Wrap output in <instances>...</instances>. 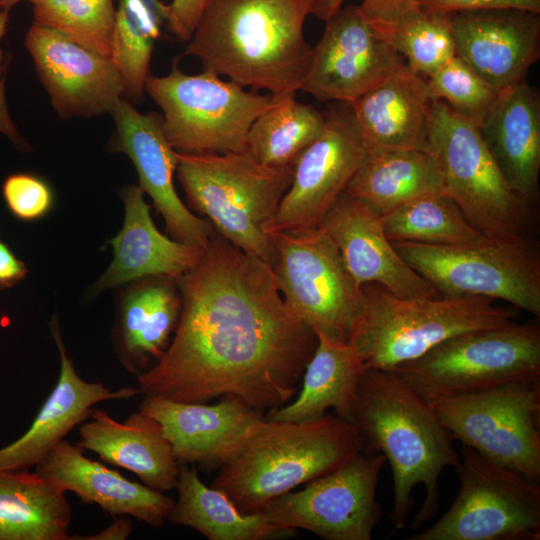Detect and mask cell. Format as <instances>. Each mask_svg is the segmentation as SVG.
I'll return each instance as SVG.
<instances>
[{"instance_id": "obj_1", "label": "cell", "mask_w": 540, "mask_h": 540, "mask_svg": "<svg viewBox=\"0 0 540 540\" xmlns=\"http://www.w3.org/2000/svg\"><path fill=\"white\" fill-rule=\"evenodd\" d=\"M177 284L179 322L161 359L137 376L141 393L187 403L231 395L260 411L290 402L318 338L286 305L272 265L215 231Z\"/></svg>"}, {"instance_id": "obj_2", "label": "cell", "mask_w": 540, "mask_h": 540, "mask_svg": "<svg viewBox=\"0 0 540 540\" xmlns=\"http://www.w3.org/2000/svg\"><path fill=\"white\" fill-rule=\"evenodd\" d=\"M313 0H211L184 55L253 91L296 95L312 46L304 23Z\"/></svg>"}, {"instance_id": "obj_3", "label": "cell", "mask_w": 540, "mask_h": 540, "mask_svg": "<svg viewBox=\"0 0 540 540\" xmlns=\"http://www.w3.org/2000/svg\"><path fill=\"white\" fill-rule=\"evenodd\" d=\"M352 424L363 451L383 454L391 467L394 526L402 529L407 524L417 485L424 487L425 498L410 527L418 529L433 518L439 505V477L445 468H457L460 456L431 405L392 370L367 368Z\"/></svg>"}, {"instance_id": "obj_4", "label": "cell", "mask_w": 540, "mask_h": 540, "mask_svg": "<svg viewBox=\"0 0 540 540\" xmlns=\"http://www.w3.org/2000/svg\"><path fill=\"white\" fill-rule=\"evenodd\" d=\"M363 451L353 424L324 414L303 421L262 419L211 483L239 511L262 513L277 497L322 476Z\"/></svg>"}, {"instance_id": "obj_5", "label": "cell", "mask_w": 540, "mask_h": 540, "mask_svg": "<svg viewBox=\"0 0 540 540\" xmlns=\"http://www.w3.org/2000/svg\"><path fill=\"white\" fill-rule=\"evenodd\" d=\"M293 168L265 166L247 151L179 153L176 172L191 209L234 247L273 265L276 253L268 227Z\"/></svg>"}, {"instance_id": "obj_6", "label": "cell", "mask_w": 540, "mask_h": 540, "mask_svg": "<svg viewBox=\"0 0 540 540\" xmlns=\"http://www.w3.org/2000/svg\"><path fill=\"white\" fill-rule=\"evenodd\" d=\"M364 308L348 342L366 368L391 370L443 341L469 331L515 322V307L482 297H399L385 287L362 286Z\"/></svg>"}, {"instance_id": "obj_7", "label": "cell", "mask_w": 540, "mask_h": 540, "mask_svg": "<svg viewBox=\"0 0 540 540\" xmlns=\"http://www.w3.org/2000/svg\"><path fill=\"white\" fill-rule=\"evenodd\" d=\"M145 92L162 110L166 139L184 154L246 151L256 118L292 96L246 90L206 70L186 74L176 62L165 76L149 74Z\"/></svg>"}, {"instance_id": "obj_8", "label": "cell", "mask_w": 540, "mask_h": 540, "mask_svg": "<svg viewBox=\"0 0 540 540\" xmlns=\"http://www.w3.org/2000/svg\"><path fill=\"white\" fill-rule=\"evenodd\" d=\"M433 403L509 382L540 379V327L535 321L469 331L393 369Z\"/></svg>"}, {"instance_id": "obj_9", "label": "cell", "mask_w": 540, "mask_h": 540, "mask_svg": "<svg viewBox=\"0 0 540 540\" xmlns=\"http://www.w3.org/2000/svg\"><path fill=\"white\" fill-rule=\"evenodd\" d=\"M392 244L440 296L502 300L540 315V259L527 237L484 236L458 245Z\"/></svg>"}, {"instance_id": "obj_10", "label": "cell", "mask_w": 540, "mask_h": 540, "mask_svg": "<svg viewBox=\"0 0 540 540\" xmlns=\"http://www.w3.org/2000/svg\"><path fill=\"white\" fill-rule=\"evenodd\" d=\"M429 145L444 192L478 231L498 239L527 237L529 202L508 185L477 126L434 100Z\"/></svg>"}, {"instance_id": "obj_11", "label": "cell", "mask_w": 540, "mask_h": 540, "mask_svg": "<svg viewBox=\"0 0 540 540\" xmlns=\"http://www.w3.org/2000/svg\"><path fill=\"white\" fill-rule=\"evenodd\" d=\"M458 494L444 515L409 540H538L540 487L462 445Z\"/></svg>"}, {"instance_id": "obj_12", "label": "cell", "mask_w": 540, "mask_h": 540, "mask_svg": "<svg viewBox=\"0 0 540 540\" xmlns=\"http://www.w3.org/2000/svg\"><path fill=\"white\" fill-rule=\"evenodd\" d=\"M272 265L288 308L315 332L348 342L364 308V293L321 227L301 233L274 232Z\"/></svg>"}, {"instance_id": "obj_13", "label": "cell", "mask_w": 540, "mask_h": 540, "mask_svg": "<svg viewBox=\"0 0 540 540\" xmlns=\"http://www.w3.org/2000/svg\"><path fill=\"white\" fill-rule=\"evenodd\" d=\"M462 445L540 480V379L509 382L431 405Z\"/></svg>"}, {"instance_id": "obj_14", "label": "cell", "mask_w": 540, "mask_h": 540, "mask_svg": "<svg viewBox=\"0 0 540 540\" xmlns=\"http://www.w3.org/2000/svg\"><path fill=\"white\" fill-rule=\"evenodd\" d=\"M385 462L381 453L362 451L277 497L262 513L281 529H304L325 540H370L382 514L376 491Z\"/></svg>"}, {"instance_id": "obj_15", "label": "cell", "mask_w": 540, "mask_h": 540, "mask_svg": "<svg viewBox=\"0 0 540 540\" xmlns=\"http://www.w3.org/2000/svg\"><path fill=\"white\" fill-rule=\"evenodd\" d=\"M320 135L297 159L290 186L281 199L268 233H301L321 222L367 158L351 106L330 102Z\"/></svg>"}, {"instance_id": "obj_16", "label": "cell", "mask_w": 540, "mask_h": 540, "mask_svg": "<svg viewBox=\"0 0 540 540\" xmlns=\"http://www.w3.org/2000/svg\"><path fill=\"white\" fill-rule=\"evenodd\" d=\"M403 62L358 5L349 4L326 21L300 91L320 102L351 104Z\"/></svg>"}, {"instance_id": "obj_17", "label": "cell", "mask_w": 540, "mask_h": 540, "mask_svg": "<svg viewBox=\"0 0 540 540\" xmlns=\"http://www.w3.org/2000/svg\"><path fill=\"white\" fill-rule=\"evenodd\" d=\"M110 114L115 123L110 148L130 158L140 188L151 198L168 233L177 241L205 247L215 230L207 219L193 214L176 192L173 177L179 153L165 137L162 115L141 113L125 98Z\"/></svg>"}, {"instance_id": "obj_18", "label": "cell", "mask_w": 540, "mask_h": 540, "mask_svg": "<svg viewBox=\"0 0 540 540\" xmlns=\"http://www.w3.org/2000/svg\"><path fill=\"white\" fill-rule=\"evenodd\" d=\"M25 46L61 118L111 113L123 98V81L110 57L34 23L26 34Z\"/></svg>"}, {"instance_id": "obj_19", "label": "cell", "mask_w": 540, "mask_h": 540, "mask_svg": "<svg viewBox=\"0 0 540 540\" xmlns=\"http://www.w3.org/2000/svg\"><path fill=\"white\" fill-rule=\"evenodd\" d=\"M143 397L139 411L156 419L172 445L179 465L220 468L243 447L262 411L235 396H222L213 405Z\"/></svg>"}, {"instance_id": "obj_20", "label": "cell", "mask_w": 540, "mask_h": 540, "mask_svg": "<svg viewBox=\"0 0 540 540\" xmlns=\"http://www.w3.org/2000/svg\"><path fill=\"white\" fill-rule=\"evenodd\" d=\"M455 55L496 90L525 81L540 56L539 14L515 9L450 14Z\"/></svg>"}, {"instance_id": "obj_21", "label": "cell", "mask_w": 540, "mask_h": 540, "mask_svg": "<svg viewBox=\"0 0 540 540\" xmlns=\"http://www.w3.org/2000/svg\"><path fill=\"white\" fill-rule=\"evenodd\" d=\"M320 227L336 244L344 264L362 287L375 283L399 297H438L433 286L398 254L381 217L343 192Z\"/></svg>"}, {"instance_id": "obj_22", "label": "cell", "mask_w": 540, "mask_h": 540, "mask_svg": "<svg viewBox=\"0 0 540 540\" xmlns=\"http://www.w3.org/2000/svg\"><path fill=\"white\" fill-rule=\"evenodd\" d=\"M49 328L60 356L58 380L30 428L20 438L0 448V469L29 470L87 420L95 404L128 400L141 393L139 388L111 390L103 383L82 379L67 354L57 315L51 318Z\"/></svg>"}, {"instance_id": "obj_23", "label": "cell", "mask_w": 540, "mask_h": 540, "mask_svg": "<svg viewBox=\"0 0 540 540\" xmlns=\"http://www.w3.org/2000/svg\"><path fill=\"white\" fill-rule=\"evenodd\" d=\"M35 471L66 493H75L85 504H96L114 516H131L161 527L175 500L143 483L86 457L83 448L62 440L36 465Z\"/></svg>"}, {"instance_id": "obj_24", "label": "cell", "mask_w": 540, "mask_h": 540, "mask_svg": "<svg viewBox=\"0 0 540 540\" xmlns=\"http://www.w3.org/2000/svg\"><path fill=\"white\" fill-rule=\"evenodd\" d=\"M124 222L110 244L113 259L89 293L96 296L107 289L146 277L179 279L201 260L204 248L171 239L155 226L139 185H128L121 192Z\"/></svg>"}, {"instance_id": "obj_25", "label": "cell", "mask_w": 540, "mask_h": 540, "mask_svg": "<svg viewBox=\"0 0 540 540\" xmlns=\"http://www.w3.org/2000/svg\"><path fill=\"white\" fill-rule=\"evenodd\" d=\"M434 100L425 78L403 62L382 82L349 105L370 151H430Z\"/></svg>"}, {"instance_id": "obj_26", "label": "cell", "mask_w": 540, "mask_h": 540, "mask_svg": "<svg viewBox=\"0 0 540 540\" xmlns=\"http://www.w3.org/2000/svg\"><path fill=\"white\" fill-rule=\"evenodd\" d=\"M182 300L177 280L167 276L131 282L122 292L112 331L116 357L139 375L166 352L177 328Z\"/></svg>"}, {"instance_id": "obj_27", "label": "cell", "mask_w": 540, "mask_h": 540, "mask_svg": "<svg viewBox=\"0 0 540 540\" xmlns=\"http://www.w3.org/2000/svg\"><path fill=\"white\" fill-rule=\"evenodd\" d=\"M78 431V445L96 453L102 461L131 471L153 489H175L180 465L153 417L138 410L119 422L104 410L92 409Z\"/></svg>"}, {"instance_id": "obj_28", "label": "cell", "mask_w": 540, "mask_h": 540, "mask_svg": "<svg viewBox=\"0 0 540 540\" xmlns=\"http://www.w3.org/2000/svg\"><path fill=\"white\" fill-rule=\"evenodd\" d=\"M511 189L526 201L540 173V97L525 81L499 91L478 127Z\"/></svg>"}, {"instance_id": "obj_29", "label": "cell", "mask_w": 540, "mask_h": 540, "mask_svg": "<svg viewBox=\"0 0 540 540\" xmlns=\"http://www.w3.org/2000/svg\"><path fill=\"white\" fill-rule=\"evenodd\" d=\"M316 334L318 343L305 368L298 396L269 410L265 419L303 421L333 409L336 416L352 424L358 387L367 368L349 342Z\"/></svg>"}, {"instance_id": "obj_30", "label": "cell", "mask_w": 540, "mask_h": 540, "mask_svg": "<svg viewBox=\"0 0 540 540\" xmlns=\"http://www.w3.org/2000/svg\"><path fill=\"white\" fill-rule=\"evenodd\" d=\"M344 192L383 217L419 196L444 192L441 167L431 151H370Z\"/></svg>"}, {"instance_id": "obj_31", "label": "cell", "mask_w": 540, "mask_h": 540, "mask_svg": "<svg viewBox=\"0 0 540 540\" xmlns=\"http://www.w3.org/2000/svg\"><path fill=\"white\" fill-rule=\"evenodd\" d=\"M175 489L178 498L167 521L209 540H269L297 534L273 525L263 513H242L224 492L206 486L194 466H179Z\"/></svg>"}, {"instance_id": "obj_32", "label": "cell", "mask_w": 540, "mask_h": 540, "mask_svg": "<svg viewBox=\"0 0 540 540\" xmlns=\"http://www.w3.org/2000/svg\"><path fill=\"white\" fill-rule=\"evenodd\" d=\"M65 493L36 471L0 469V540H69Z\"/></svg>"}, {"instance_id": "obj_33", "label": "cell", "mask_w": 540, "mask_h": 540, "mask_svg": "<svg viewBox=\"0 0 540 540\" xmlns=\"http://www.w3.org/2000/svg\"><path fill=\"white\" fill-rule=\"evenodd\" d=\"M167 4L159 0H118L110 58L124 86V98L144 99L154 45L166 21Z\"/></svg>"}, {"instance_id": "obj_34", "label": "cell", "mask_w": 540, "mask_h": 540, "mask_svg": "<svg viewBox=\"0 0 540 540\" xmlns=\"http://www.w3.org/2000/svg\"><path fill=\"white\" fill-rule=\"evenodd\" d=\"M288 96L256 118L246 151L273 168L294 167L302 152L320 135L325 115L314 106Z\"/></svg>"}, {"instance_id": "obj_35", "label": "cell", "mask_w": 540, "mask_h": 540, "mask_svg": "<svg viewBox=\"0 0 540 540\" xmlns=\"http://www.w3.org/2000/svg\"><path fill=\"white\" fill-rule=\"evenodd\" d=\"M381 221L391 242L458 245L484 237L445 192L414 198L381 217Z\"/></svg>"}, {"instance_id": "obj_36", "label": "cell", "mask_w": 540, "mask_h": 540, "mask_svg": "<svg viewBox=\"0 0 540 540\" xmlns=\"http://www.w3.org/2000/svg\"><path fill=\"white\" fill-rule=\"evenodd\" d=\"M375 29L423 78L456 56L450 14L421 9L391 25Z\"/></svg>"}, {"instance_id": "obj_37", "label": "cell", "mask_w": 540, "mask_h": 540, "mask_svg": "<svg viewBox=\"0 0 540 540\" xmlns=\"http://www.w3.org/2000/svg\"><path fill=\"white\" fill-rule=\"evenodd\" d=\"M34 24L52 28L72 41L111 56L115 0H28Z\"/></svg>"}, {"instance_id": "obj_38", "label": "cell", "mask_w": 540, "mask_h": 540, "mask_svg": "<svg viewBox=\"0 0 540 540\" xmlns=\"http://www.w3.org/2000/svg\"><path fill=\"white\" fill-rule=\"evenodd\" d=\"M431 96L461 118L479 127L499 91L454 56L425 78Z\"/></svg>"}, {"instance_id": "obj_39", "label": "cell", "mask_w": 540, "mask_h": 540, "mask_svg": "<svg viewBox=\"0 0 540 540\" xmlns=\"http://www.w3.org/2000/svg\"><path fill=\"white\" fill-rule=\"evenodd\" d=\"M2 196L9 212L24 222L43 218L54 203L50 185L41 177L27 172L7 176L2 184Z\"/></svg>"}, {"instance_id": "obj_40", "label": "cell", "mask_w": 540, "mask_h": 540, "mask_svg": "<svg viewBox=\"0 0 540 540\" xmlns=\"http://www.w3.org/2000/svg\"><path fill=\"white\" fill-rule=\"evenodd\" d=\"M426 12L454 14L475 10L515 9L540 13V0H420Z\"/></svg>"}, {"instance_id": "obj_41", "label": "cell", "mask_w": 540, "mask_h": 540, "mask_svg": "<svg viewBox=\"0 0 540 540\" xmlns=\"http://www.w3.org/2000/svg\"><path fill=\"white\" fill-rule=\"evenodd\" d=\"M211 0H171L167 4L166 21L169 31L179 40L188 42Z\"/></svg>"}, {"instance_id": "obj_42", "label": "cell", "mask_w": 540, "mask_h": 540, "mask_svg": "<svg viewBox=\"0 0 540 540\" xmlns=\"http://www.w3.org/2000/svg\"><path fill=\"white\" fill-rule=\"evenodd\" d=\"M358 8L374 28L391 25L421 10L420 0H361Z\"/></svg>"}, {"instance_id": "obj_43", "label": "cell", "mask_w": 540, "mask_h": 540, "mask_svg": "<svg viewBox=\"0 0 540 540\" xmlns=\"http://www.w3.org/2000/svg\"><path fill=\"white\" fill-rule=\"evenodd\" d=\"M7 16L0 12V40L4 35L6 28ZM4 71L3 67V52L0 47V133L6 135L13 143L20 148L28 147V144L19 134L14 122L12 121L8 112L6 99H5V84L4 77L2 76Z\"/></svg>"}, {"instance_id": "obj_44", "label": "cell", "mask_w": 540, "mask_h": 540, "mask_svg": "<svg viewBox=\"0 0 540 540\" xmlns=\"http://www.w3.org/2000/svg\"><path fill=\"white\" fill-rule=\"evenodd\" d=\"M27 267L10 248L0 240V289L18 284L27 275Z\"/></svg>"}, {"instance_id": "obj_45", "label": "cell", "mask_w": 540, "mask_h": 540, "mask_svg": "<svg viewBox=\"0 0 540 540\" xmlns=\"http://www.w3.org/2000/svg\"><path fill=\"white\" fill-rule=\"evenodd\" d=\"M132 531L131 521L123 516H114V520L103 530L92 535H70L69 540H125Z\"/></svg>"}, {"instance_id": "obj_46", "label": "cell", "mask_w": 540, "mask_h": 540, "mask_svg": "<svg viewBox=\"0 0 540 540\" xmlns=\"http://www.w3.org/2000/svg\"><path fill=\"white\" fill-rule=\"evenodd\" d=\"M346 0H313L311 14L322 21H327L333 16Z\"/></svg>"}, {"instance_id": "obj_47", "label": "cell", "mask_w": 540, "mask_h": 540, "mask_svg": "<svg viewBox=\"0 0 540 540\" xmlns=\"http://www.w3.org/2000/svg\"><path fill=\"white\" fill-rule=\"evenodd\" d=\"M20 1L23 0H0V12L8 16V12L10 11V9Z\"/></svg>"}]
</instances>
